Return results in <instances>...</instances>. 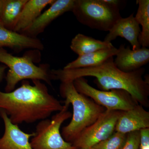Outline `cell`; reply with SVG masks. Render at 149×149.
<instances>
[{
  "mask_svg": "<svg viewBox=\"0 0 149 149\" xmlns=\"http://www.w3.org/2000/svg\"><path fill=\"white\" fill-rule=\"evenodd\" d=\"M114 47L111 42L96 40L82 34H77L72 39L70 49L78 56Z\"/></svg>",
  "mask_w": 149,
  "mask_h": 149,
  "instance_id": "obj_17",
  "label": "cell"
},
{
  "mask_svg": "<svg viewBox=\"0 0 149 149\" xmlns=\"http://www.w3.org/2000/svg\"><path fill=\"white\" fill-rule=\"evenodd\" d=\"M139 149H149V128L140 130Z\"/></svg>",
  "mask_w": 149,
  "mask_h": 149,
  "instance_id": "obj_22",
  "label": "cell"
},
{
  "mask_svg": "<svg viewBox=\"0 0 149 149\" xmlns=\"http://www.w3.org/2000/svg\"><path fill=\"white\" fill-rule=\"evenodd\" d=\"M114 63L118 68L123 72H130L139 70L149 62V49L141 47L136 49L125 47L122 44L118 49Z\"/></svg>",
  "mask_w": 149,
  "mask_h": 149,
  "instance_id": "obj_11",
  "label": "cell"
},
{
  "mask_svg": "<svg viewBox=\"0 0 149 149\" xmlns=\"http://www.w3.org/2000/svg\"><path fill=\"white\" fill-rule=\"evenodd\" d=\"M145 71V68H141L132 72H123L115 64L112 57L98 66L74 69H53L51 70V73L52 80H59L61 83L73 81L79 77H95V83L101 91H126L139 104L148 107L149 83L143 77Z\"/></svg>",
  "mask_w": 149,
  "mask_h": 149,
  "instance_id": "obj_1",
  "label": "cell"
},
{
  "mask_svg": "<svg viewBox=\"0 0 149 149\" xmlns=\"http://www.w3.org/2000/svg\"><path fill=\"white\" fill-rule=\"evenodd\" d=\"M72 12L81 24L105 32L122 17L119 7L106 0H75Z\"/></svg>",
  "mask_w": 149,
  "mask_h": 149,
  "instance_id": "obj_5",
  "label": "cell"
},
{
  "mask_svg": "<svg viewBox=\"0 0 149 149\" xmlns=\"http://www.w3.org/2000/svg\"><path fill=\"white\" fill-rule=\"evenodd\" d=\"M149 128V112L141 105L132 109L122 111L116 125L115 131L127 134Z\"/></svg>",
  "mask_w": 149,
  "mask_h": 149,
  "instance_id": "obj_12",
  "label": "cell"
},
{
  "mask_svg": "<svg viewBox=\"0 0 149 149\" xmlns=\"http://www.w3.org/2000/svg\"><path fill=\"white\" fill-rule=\"evenodd\" d=\"M3 2V0H0V14H1V10Z\"/></svg>",
  "mask_w": 149,
  "mask_h": 149,
  "instance_id": "obj_24",
  "label": "cell"
},
{
  "mask_svg": "<svg viewBox=\"0 0 149 149\" xmlns=\"http://www.w3.org/2000/svg\"><path fill=\"white\" fill-rule=\"evenodd\" d=\"M4 47L19 52L25 49L42 50L44 46L41 41L7 29L0 24V48Z\"/></svg>",
  "mask_w": 149,
  "mask_h": 149,
  "instance_id": "obj_14",
  "label": "cell"
},
{
  "mask_svg": "<svg viewBox=\"0 0 149 149\" xmlns=\"http://www.w3.org/2000/svg\"><path fill=\"white\" fill-rule=\"evenodd\" d=\"M74 2L75 0H55L50 7L41 13L32 25L22 34L36 38L56 19L65 13L72 12Z\"/></svg>",
  "mask_w": 149,
  "mask_h": 149,
  "instance_id": "obj_9",
  "label": "cell"
},
{
  "mask_svg": "<svg viewBox=\"0 0 149 149\" xmlns=\"http://www.w3.org/2000/svg\"><path fill=\"white\" fill-rule=\"evenodd\" d=\"M23 80L21 86L10 92L0 91V109L8 115L13 124L30 123L47 119L63 108L61 102L49 93L39 80Z\"/></svg>",
  "mask_w": 149,
  "mask_h": 149,
  "instance_id": "obj_2",
  "label": "cell"
},
{
  "mask_svg": "<svg viewBox=\"0 0 149 149\" xmlns=\"http://www.w3.org/2000/svg\"><path fill=\"white\" fill-rule=\"evenodd\" d=\"M28 0H3L0 14V24L13 30L17 19Z\"/></svg>",
  "mask_w": 149,
  "mask_h": 149,
  "instance_id": "obj_18",
  "label": "cell"
},
{
  "mask_svg": "<svg viewBox=\"0 0 149 149\" xmlns=\"http://www.w3.org/2000/svg\"><path fill=\"white\" fill-rule=\"evenodd\" d=\"M34 56L25 54L22 57L14 56L3 48H0V62L9 68L6 79L5 92L8 93L15 89L20 81L27 79L42 80L52 85V75L49 65L42 64L35 65Z\"/></svg>",
  "mask_w": 149,
  "mask_h": 149,
  "instance_id": "obj_4",
  "label": "cell"
},
{
  "mask_svg": "<svg viewBox=\"0 0 149 149\" xmlns=\"http://www.w3.org/2000/svg\"><path fill=\"white\" fill-rule=\"evenodd\" d=\"M118 48L113 47L78 56L76 59L67 64L63 69H78L98 66L110 58L116 56Z\"/></svg>",
  "mask_w": 149,
  "mask_h": 149,
  "instance_id": "obj_16",
  "label": "cell"
},
{
  "mask_svg": "<svg viewBox=\"0 0 149 149\" xmlns=\"http://www.w3.org/2000/svg\"><path fill=\"white\" fill-rule=\"evenodd\" d=\"M55 0H28L17 19L13 31L23 33L37 19L43 9L51 5Z\"/></svg>",
  "mask_w": 149,
  "mask_h": 149,
  "instance_id": "obj_15",
  "label": "cell"
},
{
  "mask_svg": "<svg viewBox=\"0 0 149 149\" xmlns=\"http://www.w3.org/2000/svg\"><path fill=\"white\" fill-rule=\"evenodd\" d=\"M140 131H136L127 134L126 141L121 149H139Z\"/></svg>",
  "mask_w": 149,
  "mask_h": 149,
  "instance_id": "obj_21",
  "label": "cell"
},
{
  "mask_svg": "<svg viewBox=\"0 0 149 149\" xmlns=\"http://www.w3.org/2000/svg\"><path fill=\"white\" fill-rule=\"evenodd\" d=\"M7 67L5 65H0V83L1 82L5 76Z\"/></svg>",
  "mask_w": 149,
  "mask_h": 149,
  "instance_id": "obj_23",
  "label": "cell"
},
{
  "mask_svg": "<svg viewBox=\"0 0 149 149\" xmlns=\"http://www.w3.org/2000/svg\"><path fill=\"white\" fill-rule=\"evenodd\" d=\"M141 29L133 14L125 18H121L116 22L109 33L105 37L104 41L111 42L120 37L128 41L133 49L141 47L139 38Z\"/></svg>",
  "mask_w": 149,
  "mask_h": 149,
  "instance_id": "obj_13",
  "label": "cell"
},
{
  "mask_svg": "<svg viewBox=\"0 0 149 149\" xmlns=\"http://www.w3.org/2000/svg\"><path fill=\"white\" fill-rule=\"evenodd\" d=\"M0 116L4 125V132L0 138V149H33L29 139L35 133H24L17 125L13 124L6 113L0 109Z\"/></svg>",
  "mask_w": 149,
  "mask_h": 149,
  "instance_id": "obj_10",
  "label": "cell"
},
{
  "mask_svg": "<svg viewBox=\"0 0 149 149\" xmlns=\"http://www.w3.org/2000/svg\"><path fill=\"white\" fill-rule=\"evenodd\" d=\"M122 111L106 110L72 142L73 146L76 149H90L109 138L115 132L116 125Z\"/></svg>",
  "mask_w": 149,
  "mask_h": 149,
  "instance_id": "obj_8",
  "label": "cell"
},
{
  "mask_svg": "<svg viewBox=\"0 0 149 149\" xmlns=\"http://www.w3.org/2000/svg\"><path fill=\"white\" fill-rule=\"evenodd\" d=\"M136 2L139 6L135 17L142 27L139 42L141 47L148 48L149 46V1L137 0Z\"/></svg>",
  "mask_w": 149,
  "mask_h": 149,
  "instance_id": "obj_19",
  "label": "cell"
},
{
  "mask_svg": "<svg viewBox=\"0 0 149 149\" xmlns=\"http://www.w3.org/2000/svg\"><path fill=\"white\" fill-rule=\"evenodd\" d=\"M127 134L114 132L110 137L93 146L90 149H121L126 141Z\"/></svg>",
  "mask_w": 149,
  "mask_h": 149,
  "instance_id": "obj_20",
  "label": "cell"
},
{
  "mask_svg": "<svg viewBox=\"0 0 149 149\" xmlns=\"http://www.w3.org/2000/svg\"><path fill=\"white\" fill-rule=\"evenodd\" d=\"M63 109L51 119L40 120L36 126L35 135L30 141L33 149H76L72 144L64 140L60 132L62 124L72 116L68 110L69 105L64 104Z\"/></svg>",
  "mask_w": 149,
  "mask_h": 149,
  "instance_id": "obj_6",
  "label": "cell"
},
{
  "mask_svg": "<svg viewBox=\"0 0 149 149\" xmlns=\"http://www.w3.org/2000/svg\"><path fill=\"white\" fill-rule=\"evenodd\" d=\"M77 92L92 99L107 110L126 111L132 109L137 102L126 91L112 90L103 91L93 88L85 77H79L73 81Z\"/></svg>",
  "mask_w": 149,
  "mask_h": 149,
  "instance_id": "obj_7",
  "label": "cell"
},
{
  "mask_svg": "<svg viewBox=\"0 0 149 149\" xmlns=\"http://www.w3.org/2000/svg\"><path fill=\"white\" fill-rule=\"evenodd\" d=\"M60 93L65 104L72 107V119L62 128L61 133L65 141L72 143L85 128L93 124L106 110L92 99L77 92L73 81L62 82Z\"/></svg>",
  "mask_w": 149,
  "mask_h": 149,
  "instance_id": "obj_3",
  "label": "cell"
}]
</instances>
